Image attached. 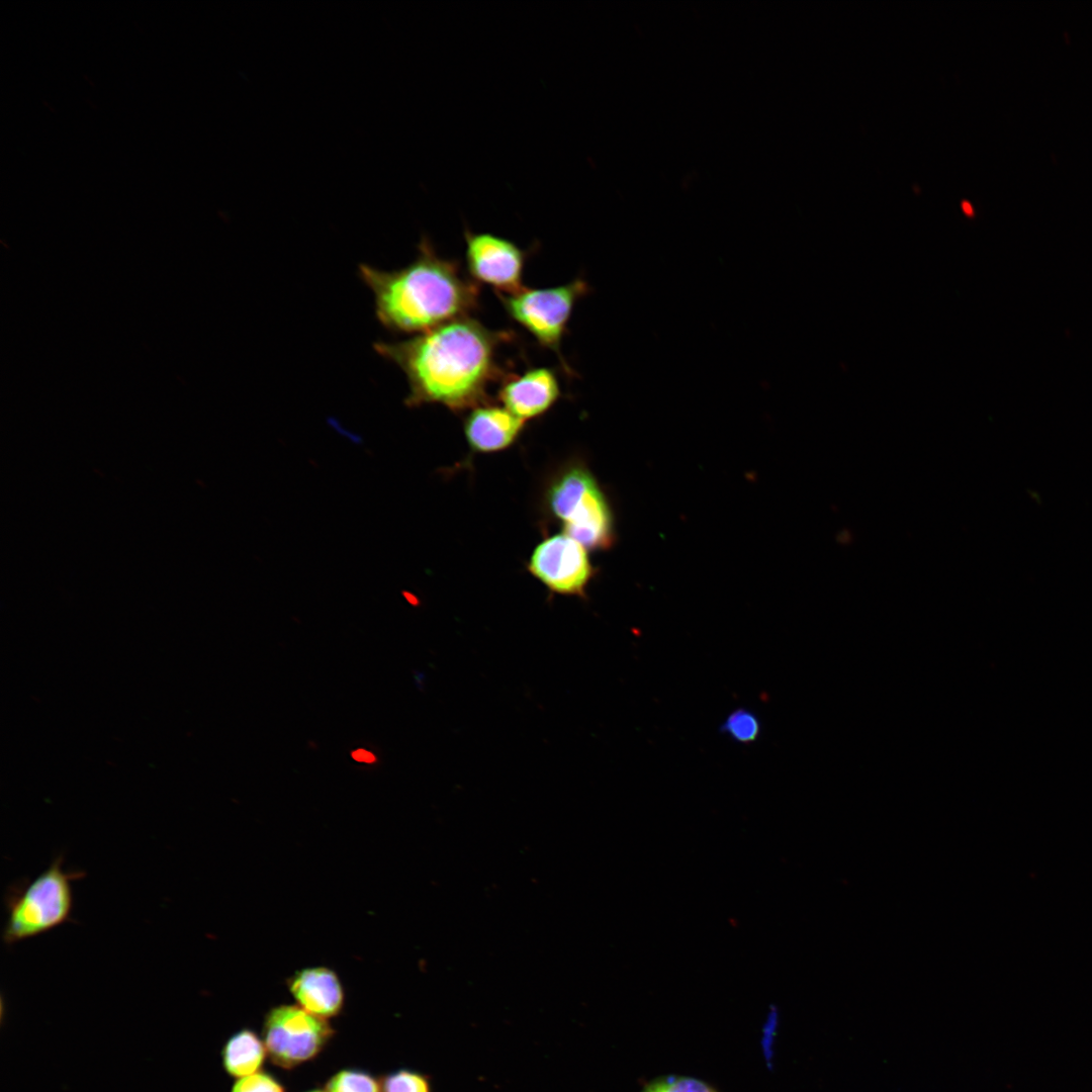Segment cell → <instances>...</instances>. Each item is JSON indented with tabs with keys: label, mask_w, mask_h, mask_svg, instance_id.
Instances as JSON below:
<instances>
[{
	"label": "cell",
	"mask_w": 1092,
	"mask_h": 1092,
	"mask_svg": "<svg viewBox=\"0 0 1092 1092\" xmlns=\"http://www.w3.org/2000/svg\"><path fill=\"white\" fill-rule=\"evenodd\" d=\"M643 1092H717L707 1083L690 1077H667L650 1083Z\"/></svg>",
	"instance_id": "cell-16"
},
{
	"label": "cell",
	"mask_w": 1092,
	"mask_h": 1092,
	"mask_svg": "<svg viewBox=\"0 0 1092 1092\" xmlns=\"http://www.w3.org/2000/svg\"><path fill=\"white\" fill-rule=\"evenodd\" d=\"M231 1092H286V1089L272 1074L259 1071L238 1079Z\"/></svg>",
	"instance_id": "cell-17"
},
{
	"label": "cell",
	"mask_w": 1092,
	"mask_h": 1092,
	"mask_svg": "<svg viewBox=\"0 0 1092 1092\" xmlns=\"http://www.w3.org/2000/svg\"><path fill=\"white\" fill-rule=\"evenodd\" d=\"M351 756L358 762L373 763L376 761V756L371 751L363 748L353 750Z\"/></svg>",
	"instance_id": "cell-18"
},
{
	"label": "cell",
	"mask_w": 1092,
	"mask_h": 1092,
	"mask_svg": "<svg viewBox=\"0 0 1092 1092\" xmlns=\"http://www.w3.org/2000/svg\"><path fill=\"white\" fill-rule=\"evenodd\" d=\"M221 1064L237 1079L261 1071L267 1056L263 1038L253 1029L242 1028L232 1034L221 1049Z\"/></svg>",
	"instance_id": "cell-12"
},
{
	"label": "cell",
	"mask_w": 1092,
	"mask_h": 1092,
	"mask_svg": "<svg viewBox=\"0 0 1092 1092\" xmlns=\"http://www.w3.org/2000/svg\"><path fill=\"white\" fill-rule=\"evenodd\" d=\"M335 1030L328 1019L299 1005L280 1004L267 1011L262 1038L271 1063L291 1070L316 1058L331 1041Z\"/></svg>",
	"instance_id": "cell-6"
},
{
	"label": "cell",
	"mask_w": 1092,
	"mask_h": 1092,
	"mask_svg": "<svg viewBox=\"0 0 1092 1092\" xmlns=\"http://www.w3.org/2000/svg\"><path fill=\"white\" fill-rule=\"evenodd\" d=\"M380 1080L382 1092H431L428 1077L412 1070L400 1069Z\"/></svg>",
	"instance_id": "cell-15"
},
{
	"label": "cell",
	"mask_w": 1092,
	"mask_h": 1092,
	"mask_svg": "<svg viewBox=\"0 0 1092 1092\" xmlns=\"http://www.w3.org/2000/svg\"><path fill=\"white\" fill-rule=\"evenodd\" d=\"M287 988L304 1010L329 1019L338 1016L345 1004L344 988L338 975L327 967H308L296 971L287 980Z\"/></svg>",
	"instance_id": "cell-10"
},
{
	"label": "cell",
	"mask_w": 1092,
	"mask_h": 1092,
	"mask_svg": "<svg viewBox=\"0 0 1092 1092\" xmlns=\"http://www.w3.org/2000/svg\"><path fill=\"white\" fill-rule=\"evenodd\" d=\"M962 209L967 215H973L974 213L972 205L967 201L962 202Z\"/></svg>",
	"instance_id": "cell-19"
},
{
	"label": "cell",
	"mask_w": 1092,
	"mask_h": 1092,
	"mask_svg": "<svg viewBox=\"0 0 1092 1092\" xmlns=\"http://www.w3.org/2000/svg\"><path fill=\"white\" fill-rule=\"evenodd\" d=\"M358 274L373 295L378 322L392 333L419 335L470 315L479 305V285L426 238L404 267L386 271L363 263Z\"/></svg>",
	"instance_id": "cell-2"
},
{
	"label": "cell",
	"mask_w": 1092,
	"mask_h": 1092,
	"mask_svg": "<svg viewBox=\"0 0 1092 1092\" xmlns=\"http://www.w3.org/2000/svg\"><path fill=\"white\" fill-rule=\"evenodd\" d=\"M62 854L31 881L14 884L5 896L7 919L2 940L11 945L48 932L71 919L73 882L81 871H66Z\"/></svg>",
	"instance_id": "cell-3"
},
{
	"label": "cell",
	"mask_w": 1092,
	"mask_h": 1092,
	"mask_svg": "<svg viewBox=\"0 0 1092 1092\" xmlns=\"http://www.w3.org/2000/svg\"><path fill=\"white\" fill-rule=\"evenodd\" d=\"M514 333L491 330L467 315L405 340L379 341L374 350L404 374V403L442 404L458 412L486 401L487 388L509 373L500 362Z\"/></svg>",
	"instance_id": "cell-1"
},
{
	"label": "cell",
	"mask_w": 1092,
	"mask_h": 1092,
	"mask_svg": "<svg viewBox=\"0 0 1092 1092\" xmlns=\"http://www.w3.org/2000/svg\"><path fill=\"white\" fill-rule=\"evenodd\" d=\"M525 422L505 406L486 401L470 408L464 421V434L470 447L480 453H492L512 445Z\"/></svg>",
	"instance_id": "cell-11"
},
{
	"label": "cell",
	"mask_w": 1092,
	"mask_h": 1092,
	"mask_svg": "<svg viewBox=\"0 0 1092 1092\" xmlns=\"http://www.w3.org/2000/svg\"><path fill=\"white\" fill-rule=\"evenodd\" d=\"M328 1092H382L381 1080L359 1069H343L326 1082Z\"/></svg>",
	"instance_id": "cell-14"
},
{
	"label": "cell",
	"mask_w": 1092,
	"mask_h": 1092,
	"mask_svg": "<svg viewBox=\"0 0 1092 1092\" xmlns=\"http://www.w3.org/2000/svg\"><path fill=\"white\" fill-rule=\"evenodd\" d=\"M307 1092H328V1091L327 1090L315 1089V1090H311V1091H307Z\"/></svg>",
	"instance_id": "cell-20"
},
{
	"label": "cell",
	"mask_w": 1092,
	"mask_h": 1092,
	"mask_svg": "<svg viewBox=\"0 0 1092 1092\" xmlns=\"http://www.w3.org/2000/svg\"><path fill=\"white\" fill-rule=\"evenodd\" d=\"M560 395L557 373L546 366L530 367L518 374L509 373L497 390L500 404L524 422L547 413Z\"/></svg>",
	"instance_id": "cell-9"
},
{
	"label": "cell",
	"mask_w": 1092,
	"mask_h": 1092,
	"mask_svg": "<svg viewBox=\"0 0 1092 1092\" xmlns=\"http://www.w3.org/2000/svg\"><path fill=\"white\" fill-rule=\"evenodd\" d=\"M719 731L736 743L752 744L760 736L761 723L754 712L737 708L727 716Z\"/></svg>",
	"instance_id": "cell-13"
},
{
	"label": "cell",
	"mask_w": 1092,
	"mask_h": 1092,
	"mask_svg": "<svg viewBox=\"0 0 1092 1092\" xmlns=\"http://www.w3.org/2000/svg\"><path fill=\"white\" fill-rule=\"evenodd\" d=\"M588 292L580 277L551 287L529 288L512 293H495L505 311L542 347L555 353L563 370H572L561 353V343L577 301Z\"/></svg>",
	"instance_id": "cell-5"
},
{
	"label": "cell",
	"mask_w": 1092,
	"mask_h": 1092,
	"mask_svg": "<svg viewBox=\"0 0 1092 1092\" xmlns=\"http://www.w3.org/2000/svg\"><path fill=\"white\" fill-rule=\"evenodd\" d=\"M551 514L562 524L564 533L585 548H608L614 539L613 518L599 484L592 473L572 465L553 479L547 492Z\"/></svg>",
	"instance_id": "cell-4"
},
{
	"label": "cell",
	"mask_w": 1092,
	"mask_h": 1092,
	"mask_svg": "<svg viewBox=\"0 0 1092 1092\" xmlns=\"http://www.w3.org/2000/svg\"><path fill=\"white\" fill-rule=\"evenodd\" d=\"M528 569L550 590L566 596H584L593 575L586 548L565 533L538 544Z\"/></svg>",
	"instance_id": "cell-8"
},
{
	"label": "cell",
	"mask_w": 1092,
	"mask_h": 1092,
	"mask_svg": "<svg viewBox=\"0 0 1092 1092\" xmlns=\"http://www.w3.org/2000/svg\"><path fill=\"white\" fill-rule=\"evenodd\" d=\"M468 276L495 293L512 294L525 287L524 269L529 252L513 241L490 233L464 232Z\"/></svg>",
	"instance_id": "cell-7"
}]
</instances>
